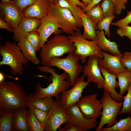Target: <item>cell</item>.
Masks as SVG:
<instances>
[{"label":"cell","instance_id":"cell-1","mask_svg":"<svg viewBox=\"0 0 131 131\" xmlns=\"http://www.w3.org/2000/svg\"><path fill=\"white\" fill-rule=\"evenodd\" d=\"M28 96L20 84L11 81L0 83V112L13 113L22 107L29 108Z\"/></svg>","mask_w":131,"mask_h":131},{"label":"cell","instance_id":"cell-2","mask_svg":"<svg viewBox=\"0 0 131 131\" xmlns=\"http://www.w3.org/2000/svg\"><path fill=\"white\" fill-rule=\"evenodd\" d=\"M37 68L40 72L50 73L52 82L46 88L42 87L40 83H36L33 94L35 96L38 98L55 97L56 98L60 97L59 94L63 91L70 89L71 84L69 76L65 72L61 74H58L55 69L47 66H38Z\"/></svg>","mask_w":131,"mask_h":131},{"label":"cell","instance_id":"cell-3","mask_svg":"<svg viewBox=\"0 0 131 131\" xmlns=\"http://www.w3.org/2000/svg\"><path fill=\"white\" fill-rule=\"evenodd\" d=\"M76 49L68 36L60 34L56 35L48 41L41 49L39 56L41 64L43 66H46L51 58L74 52Z\"/></svg>","mask_w":131,"mask_h":131},{"label":"cell","instance_id":"cell-4","mask_svg":"<svg viewBox=\"0 0 131 131\" xmlns=\"http://www.w3.org/2000/svg\"><path fill=\"white\" fill-rule=\"evenodd\" d=\"M0 55L2 58L0 66H9L11 74L13 75L22 74L24 66H26L29 63L15 42L7 41L3 45H0Z\"/></svg>","mask_w":131,"mask_h":131},{"label":"cell","instance_id":"cell-5","mask_svg":"<svg viewBox=\"0 0 131 131\" xmlns=\"http://www.w3.org/2000/svg\"><path fill=\"white\" fill-rule=\"evenodd\" d=\"M79 60L78 57L74 52H72L68 53L65 58L55 57L51 58L46 66L50 67H56L59 69L64 70L68 75L72 87L78 78L80 74L83 70V67L79 63Z\"/></svg>","mask_w":131,"mask_h":131},{"label":"cell","instance_id":"cell-6","mask_svg":"<svg viewBox=\"0 0 131 131\" xmlns=\"http://www.w3.org/2000/svg\"><path fill=\"white\" fill-rule=\"evenodd\" d=\"M68 37L74 43L76 49L74 52L82 63L86 62V58L95 55L103 58L102 51L98 46V40L89 41L83 37L81 32H75L73 35Z\"/></svg>","mask_w":131,"mask_h":131},{"label":"cell","instance_id":"cell-7","mask_svg":"<svg viewBox=\"0 0 131 131\" xmlns=\"http://www.w3.org/2000/svg\"><path fill=\"white\" fill-rule=\"evenodd\" d=\"M100 100L103 110L100 123L95 131H101L105 124L107 125L106 127L109 128L118 122L117 116L122 106L123 102L114 100L109 93L105 90Z\"/></svg>","mask_w":131,"mask_h":131},{"label":"cell","instance_id":"cell-8","mask_svg":"<svg viewBox=\"0 0 131 131\" xmlns=\"http://www.w3.org/2000/svg\"><path fill=\"white\" fill-rule=\"evenodd\" d=\"M48 15L56 20L60 28L66 34L73 35L75 32H81L75 17L68 9L52 2Z\"/></svg>","mask_w":131,"mask_h":131},{"label":"cell","instance_id":"cell-9","mask_svg":"<svg viewBox=\"0 0 131 131\" xmlns=\"http://www.w3.org/2000/svg\"><path fill=\"white\" fill-rule=\"evenodd\" d=\"M76 104L87 119L97 120L102 115V104L96 93L82 97Z\"/></svg>","mask_w":131,"mask_h":131},{"label":"cell","instance_id":"cell-10","mask_svg":"<svg viewBox=\"0 0 131 131\" xmlns=\"http://www.w3.org/2000/svg\"><path fill=\"white\" fill-rule=\"evenodd\" d=\"M60 98H56V101L48 111L49 117L44 127V131H56L62 124L69 121Z\"/></svg>","mask_w":131,"mask_h":131},{"label":"cell","instance_id":"cell-11","mask_svg":"<svg viewBox=\"0 0 131 131\" xmlns=\"http://www.w3.org/2000/svg\"><path fill=\"white\" fill-rule=\"evenodd\" d=\"M85 77L83 75L78 77L71 89L61 94L60 101L65 109L76 103L82 97L83 90L89 86V83L85 81Z\"/></svg>","mask_w":131,"mask_h":131},{"label":"cell","instance_id":"cell-12","mask_svg":"<svg viewBox=\"0 0 131 131\" xmlns=\"http://www.w3.org/2000/svg\"><path fill=\"white\" fill-rule=\"evenodd\" d=\"M98 56L92 55L90 56L87 61V64L83 66V75L87 77V82L97 84V87L104 89L105 81L98 65Z\"/></svg>","mask_w":131,"mask_h":131},{"label":"cell","instance_id":"cell-13","mask_svg":"<svg viewBox=\"0 0 131 131\" xmlns=\"http://www.w3.org/2000/svg\"><path fill=\"white\" fill-rule=\"evenodd\" d=\"M1 13L3 20L13 29L18 26L24 17L22 11L13 0L0 3Z\"/></svg>","mask_w":131,"mask_h":131},{"label":"cell","instance_id":"cell-14","mask_svg":"<svg viewBox=\"0 0 131 131\" xmlns=\"http://www.w3.org/2000/svg\"><path fill=\"white\" fill-rule=\"evenodd\" d=\"M69 121L86 131L96 127L98 123L97 120L89 119L85 117L76 104L65 109Z\"/></svg>","mask_w":131,"mask_h":131},{"label":"cell","instance_id":"cell-15","mask_svg":"<svg viewBox=\"0 0 131 131\" xmlns=\"http://www.w3.org/2000/svg\"><path fill=\"white\" fill-rule=\"evenodd\" d=\"M41 20L40 25L37 29L41 37V48L48 41V39L52 34L56 35L61 34L62 31L56 20L48 15Z\"/></svg>","mask_w":131,"mask_h":131},{"label":"cell","instance_id":"cell-16","mask_svg":"<svg viewBox=\"0 0 131 131\" xmlns=\"http://www.w3.org/2000/svg\"><path fill=\"white\" fill-rule=\"evenodd\" d=\"M102 53L103 58L98 59V66L108 72L116 75L127 70L122 64L121 57L109 54L104 51H102Z\"/></svg>","mask_w":131,"mask_h":131},{"label":"cell","instance_id":"cell-17","mask_svg":"<svg viewBox=\"0 0 131 131\" xmlns=\"http://www.w3.org/2000/svg\"><path fill=\"white\" fill-rule=\"evenodd\" d=\"M41 23V20L24 17L17 26L13 29V39L18 42L30 32L37 29Z\"/></svg>","mask_w":131,"mask_h":131},{"label":"cell","instance_id":"cell-18","mask_svg":"<svg viewBox=\"0 0 131 131\" xmlns=\"http://www.w3.org/2000/svg\"><path fill=\"white\" fill-rule=\"evenodd\" d=\"M51 3L49 0H37L24 9V17L41 19L48 15Z\"/></svg>","mask_w":131,"mask_h":131},{"label":"cell","instance_id":"cell-19","mask_svg":"<svg viewBox=\"0 0 131 131\" xmlns=\"http://www.w3.org/2000/svg\"><path fill=\"white\" fill-rule=\"evenodd\" d=\"M98 66L105 80L104 90L109 92L111 97L115 101L118 102L123 101V96L118 93L115 90V88H118L119 87L118 82L116 80V75L111 74L104 68Z\"/></svg>","mask_w":131,"mask_h":131},{"label":"cell","instance_id":"cell-20","mask_svg":"<svg viewBox=\"0 0 131 131\" xmlns=\"http://www.w3.org/2000/svg\"><path fill=\"white\" fill-rule=\"evenodd\" d=\"M96 32L98 37L97 45L103 51L110 54L118 56L121 57L123 56L119 49L118 46L115 42L111 41L106 37L103 30H97Z\"/></svg>","mask_w":131,"mask_h":131},{"label":"cell","instance_id":"cell-21","mask_svg":"<svg viewBox=\"0 0 131 131\" xmlns=\"http://www.w3.org/2000/svg\"><path fill=\"white\" fill-rule=\"evenodd\" d=\"M78 14L82 19L83 28L84 31L82 34L83 37L87 40L92 41L97 40L96 30L97 24L88 17L80 7L78 8Z\"/></svg>","mask_w":131,"mask_h":131},{"label":"cell","instance_id":"cell-22","mask_svg":"<svg viewBox=\"0 0 131 131\" xmlns=\"http://www.w3.org/2000/svg\"><path fill=\"white\" fill-rule=\"evenodd\" d=\"M25 108L23 107H19L14 112L13 131H29L27 123V111Z\"/></svg>","mask_w":131,"mask_h":131},{"label":"cell","instance_id":"cell-23","mask_svg":"<svg viewBox=\"0 0 131 131\" xmlns=\"http://www.w3.org/2000/svg\"><path fill=\"white\" fill-rule=\"evenodd\" d=\"M25 58L35 65H38L41 60L37 57L34 48L25 38L19 41L17 44Z\"/></svg>","mask_w":131,"mask_h":131},{"label":"cell","instance_id":"cell-24","mask_svg":"<svg viewBox=\"0 0 131 131\" xmlns=\"http://www.w3.org/2000/svg\"><path fill=\"white\" fill-rule=\"evenodd\" d=\"M28 97L29 108L35 107L47 112L49 111L55 101L52 97H37L32 94Z\"/></svg>","mask_w":131,"mask_h":131},{"label":"cell","instance_id":"cell-25","mask_svg":"<svg viewBox=\"0 0 131 131\" xmlns=\"http://www.w3.org/2000/svg\"><path fill=\"white\" fill-rule=\"evenodd\" d=\"M62 8H67L69 9L75 17L78 27L81 28L82 26V20L79 16V7L74 4L69 0H56L53 3Z\"/></svg>","mask_w":131,"mask_h":131},{"label":"cell","instance_id":"cell-26","mask_svg":"<svg viewBox=\"0 0 131 131\" xmlns=\"http://www.w3.org/2000/svg\"><path fill=\"white\" fill-rule=\"evenodd\" d=\"M131 71L127 70L116 75L118 79V85L120 88L119 94L123 96L127 91L131 83Z\"/></svg>","mask_w":131,"mask_h":131},{"label":"cell","instance_id":"cell-27","mask_svg":"<svg viewBox=\"0 0 131 131\" xmlns=\"http://www.w3.org/2000/svg\"><path fill=\"white\" fill-rule=\"evenodd\" d=\"M14 112H0V131H13V120Z\"/></svg>","mask_w":131,"mask_h":131},{"label":"cell","instance_id":"cell-28","mask_svg":"<svg viewBox=\"0 0 131 131\" xmlns=\"http://www.w3.org/2000/svg\"><path fill=\"white\" fill-rule=\"evenodd\" d=\"M101 131H131V118H127L121 119L112 126L102 128Z\"/></svg>","mask_w":131,"mask_h":131},{"label":"cell","instance_id":"cell-29","mask_svg":"<svg viewBox=\"0 0 131 131\" xmlns=\"http://www.w3.org/2000/svg\"><path fill=\"white\" fill-rule=\"evenodd\" d=\"M27 110V123L30 131H43L44 127L36 117L33 108Z\"/></svg>","mask_w":131,"mask_h":131},{"label":"cell","instance_id":"cell-30","mask_svg":"<svg viewBox=\"0 0 131 131\" xmlns=\"http://www.w3.org/2000/svg\"><path fill=\"white\" fill-rule=\"evenodd\" d=\"M85 13L91 20L97 24L104 18L102 9L100 4L95 5Z\"/></svg>","mask_w":131,"mask_h":131},{"label":"cell","instance_id":"cell-31","mask_svg":"<svg viewBox=\"0 0 131 131\" xmlns=\"http://www.w3.org/2000/svg\"><path fill=\"white\" fill-rule=\"evenodd\" d=\"M25 38L34 48L36 52H38L41 49V39L37 29L30 32Z\"/></svg>","mask_w":131,"mask_h":131},{"label":"cell","instance_id":"cell-32","mask_svg":"<svg viewBox=\"0 0 131 131\" xmlns=\"http://www.w3.org/2000/svg\"><path fill=\"white\" fill-rule=\"evenodd\" d=\"M115 15L104 18L103 19L97 24L96 29L100 30H104L105 34L108 37L111 35L109 31V27L111 22L115 17Z\"/></svg>","mask_w":131,"mask_h":131},{"label":"cell","instance_id":"cell-33","mask_svg":"<svg viewBox=\"0 0 131 131\" xmlns=\"http://www.w3.org/2000/svg\"><path fill=\"white\" fill-rule=\"evenodd\" d=\"M100 5L102 9L104 18L115 15V6L112 0H103Z\"/></svg>","mask_w":131,"mask_h":131},{"label":"cell","instance_id":"cell-34","mask_svg":"<svg viewBox=\"0 0 131 131\" xmlns=\"http://www.w3.org/2000/svg\"><path fill=\"white\" fill-rule=\"evenodd\" d=\"M126 95L123 96L124 100L122 108L118 114L121 115L124 113H130L131 112V83L127 91Z\"/></svg>","mask_w":131,"mask_h":131},{"label":"cell","instance_id":"cell-35","mask_svg":"<svg viewBox=\"0 0 131 131\" xmlns=\"http://www.w3.org/2000/svg\"><path fill=\"white\" fill-rule=\"evenodd\" d=\"M30 108L33 109L36 117L41 125L44 127L49 117L48 112L44 111L35 107H30L29 108Z\"/></svg>","mask_w":131,"mask_h":131},{"label":"cell","instance_id":"cell-36","mask_svg":"<svg viewBox=\"0 0 131 131\" xmlns=\"http://www.w3.org/2000/svg\"><path fill=\"white\" fill-rule=\"evenodd\" d=\"M120 59L122 64L127 70L131 71V51L124 52Z\"/></svg>","mask_w":131,"mask_h":131},{"label":"cell","instance_id":"cell-37","mask_svg":"<svg viewBox=\"0 0 131 131\" xmlns=\"http://www.w3.org/2000/svg\"><path fill=\"white\" fill-rule=\"evenodd\" d=\"M116 33L121 37L125 36L130 40L131 43V26L128 25L119 27L117 29Z\"/></svg>","mask_w":131,"mask_h":131},{"label":"cell","instance_id":"cell-38","mask_svg":"<svg viewBox=\"0 0 131 131\" xmlns=\"http://www.w3.org/2000/svg\"><path fill=\"white\" fill-rule=\"evenodd\" d=\"M127 13V16L125 17L116 22L111 23V24L118 27L128 25L131 23V10L128 11Z\"/></svg>","mask_w":131,"mask_h":131},{"label":"cell","instance_id":"cell-39","mask_svg":"<svg viewBox=\"0 0 131 131\" xmlns=\"http://www.w3.org/2000/svg\"><path fill=\"white\" fill-rule=\"evenodd\" d=\"M57 130L58 131H84L69 121L65 123L64 127H60Z\"/></svg>","mask_w":131,"mask_h":131},{"label":"cell","instance_id":"cell-40","mask_svg":"<svg viewBox=\"0 0 131 131\" xmlns=\"http://www.w3.org/2000/svg\"><path fill=\"white\" fill-rule=\"evenodd\" d=\"M37 0H14V3L22 11Z\"/></svg>","mask_w":131,"mask_h":131},{"label":"cell","instance_id":"cell-41","mask_svg":"<svg viewBox=\"0 0 131 131\" xmlns=\"http://www.w3.org/2000/svg\"><path fill=\"white\" fill-rule=\"evenodd\" d=\"M114 4L115 8V14L117 15L120 14L122 10L126 8V6L123 3V0H112Z\"/></svg>","mask_w":131,"mask_h":131},{"label":"cell","instance_id":"cell-42","mask_svg":"<svg viewBox=\"0 0 131 131\" xmlns=\"http://www.w3.org/2000/svg\"><path fill=\"white\" fill-rule=\"evenodd\" d=\"M103 0H91L90 3L88 5L82 9L83 12L85 13L95 5L98 4L101 1Z\"/></svg>","mask_w":131,"mask_h":131},{"label":"cell","instance_id":"cell-43","mask_svg":"<svg viewBox=\"0 0 131 131\" xmlns=\"http://www.w3.org/2000/svg\"><path fill=\"white\" fill-rule=\"evenodd\" d=\"M0 28L13 32V29L1 18H0Z\"/></svg>","mask_w":131,"mask_h":131},{"label":"cell","instance_id":"cell-44","mask_svg":"<svg viewBox=\"0 0 131 131\" xmlns=\"http://www.w3.org/2000/svg\"><path fill=\"white\" fill-rule=\"evenodd\" d=\"M75 5L80 7L82 9L86 6L83 2L79 0H69Z\"/></svg>","mask_w":131,"mask_h":131},{"label":"cell","instance_id":"cell-45","mask_svg":"<svg viewBox=\"0 0 131 131\" xmlns=\"http://www.w3.org/2000/svg\"><path fill=\"white\" fill-rule=\"evenodd\" d=\"M5 76L1 72H0V83L4 82Z\"/></svg>","mask_w":131,"mask_h":131},{"label":"cell","instance_id":"cell-46","mask_svg":"<svg viewBox=\"0 0 131 131\" xmlns=\"http://www.w3.org/2000/svg\"><path fill=\"white\" fill-rule=\"evenodd\" d=\"M87 6L90 3L91 0H81Z\"/></svg>","mask_w":131,"mask_h":131},{"label":"cell","instance_id":"cell-47","mask_svg":"<svg viewBox=\"0 0 131 131\" xmlns=\"http://www.w3.org/2000/svg\"><path fill=\"white\" fill-rule=\"evenodd\" d=\"M0 0L1 2L3 3L8 2L11 1V0Z\"/></svg>","mask_w":131,"mask_h":131},{"label":"cell","instance_id":"cell-48","mask_svg":"<svg viewBox=\"0 0 131 131\" xmlns=\"http://www.w3.org/2000/svg\"><path fill=\"white\" fill-rule=\"evenodd\" d=\"M128 0H123V3L124 5L125 6V4L127 3Z\"/></svg>","mask_w":131,"mask_h":131},{"label":"cell","instance_id":"cell-49","mask_svg":"<svg viewBox=\"0 0 131 131\" xmlns=\"http://www.w3.org/2000/svg\"><path fill=\"white\" fill-rule=\"evenodd\" d=\"M51 2L53 3H54L56 0H49Z\"/></svg>","mask_w":131,"mask_h":131},{"label":"cell","instance_id":"cell-50","mask_svg":"<svg viewBox=\"0 0 131 131\" xmlns=\"http://www.w3.org/2000/svg\"><path fill=\"white\" fill-rule=\"evenodd\" d=\"M131 115L130 117H131Z\"/></svg>","mask_w":131,"mask_h":131},{"label":"cell","instance_id":"cell-51","mask_svg":"<svg viewBox=\"0 0 131 131\" xmlns=\"http://www.w3.org/2000/svg\"></svg>","mask_w":131,"mask_h":131}]
</instances>
